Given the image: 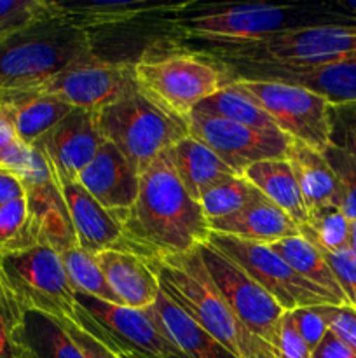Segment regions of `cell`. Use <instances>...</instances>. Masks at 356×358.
Segmentation results:
<instances>
[{"mask_svg": "<svg viewBox=\"0 0 356 358\" xmlns=\"http://www.w3.org/2000/svg\"><path fill=\"white\" fill-rule=\"evenodd\" d=\"M122 227L128 252L149 262L195 250L209 236L201 205L164 156L140 173L138 198Z\"/></svg>", "mask_w": 356, "mask_h": 358, "instance_id": "obj_1", "label": "cell"}, {"mask_svg": "<svg viewBox=\"0 0 356 358\" xmlns=\"http://www.w3.org/2000/svg\"><path fill=\"white\" fill-rule=\"evenodd\" d=\"M150 264L159 276L161 290L227 352L236 358H276L274 348L248 331L230 310L206 269L199 247Z\"/></svg>", "mask_w": 356, "mask_h": 358, "instance_id": "obj_2", "label": "cell"}, {"mask_svg": "<svg viewBox=\"0 0 356 358\" xmlns=\"http://www.w3.org/2000/svg\"><path fill=\"white\" fill-rule=\"evenodd\" d=\"M133 76L147 98L185 122L199 103L229 83L220 62L164 41L140 52L133 62Z\"/></svg>", "mask_w": 356, "mask_h": 358, "instance_id": "obj_3", "label": "cell"}, {"mask_svg": "<svg viewBox=\"0 0 356 358\" xmlns=\"http://www.w3.org/2000/svg\"><path fill=\"white\" fill-rule=\"evenodd\" d=\"M98 58L89 31L54 16L0 44V93L27 90L80 62Z\"/></svg>", "mask_w": 356, "mask_h": 358, "instance_id": "obj_4", "label": "cell"}, {"mask_svg": "<svg viewBox=\"0 0 356 358\" xmlns=\"http://www.w3.org/2000/svg\"><path fill=\"white\" fill-rule=\"evenodd\" d=\"M332 14L311 13L307 7L274 3H234L206 9L202 13H181L171 17V28L181 37L201 41L209 48L239 45L260 41L281 31L311 24L335 23Z\"/></svg>", "mask_w": 356, "mask_h": 358, "instance_id": "obj_5", "label": "cell"}, {"mask_svg": "<svg viewBox=\"0 0 356 358\" xmlns=\"http://www.w3.org/2000/svg\"><path fill=\"white\" fill-rule=\"evenodd\" d=\"M94 115L101 136L121 150L138 175L188 136L187 122L154 103L138 86Z\"/></svg>", "mask_w": 356, "mask_h": 358, "instance_id": "obj_6", "label": "cell"}, {"mask_svg": "<svg viewBox=\"0 0 356 358\" xmlns=\"http://www.w3.org/2000/svg\"><path fill=\"white\" fill-rule=\"evenodd\" d=\"M0 269L24 310L77 324V292L54 248L37 243L24 250L0 255Z\"/></svg>", "mask_w": 356, "mask_h": 358, "instance_id": "obj_7", "label": "cell"}, {"mask_svg": "<svg viewBox=\"0 0 356 358\" xmlns=\"http://www.w3.org/2000/svg\"><path fill=\"white\" fill-rule=\"evenodd\" d=\"M77 324L121 358H187L147 310H133L77 292Z\"/></svg>", "mask_w": 356, "mask_h": 358, "instance_id": "obj_8", "label": "cell"}, {"mask_svg": "<svg viewBox=\"0 0 356 358\" xmlns=\"http://www.w3.org/2000/svg\"><path fill=\"white\" fill-rule=\"evenodd\" d=\"M265 112L276 128L293 142L323 152L330 145L332 105L320 94L295 86L265 79H232Z\"/></svg>", "mask_w": 356, "mask_h": 358, "instance_id": "obj_9", "label": "cell"}, {"mask_svg": "<svg viewBox=\"0 0 356 358\" xmlns=\"http://www.w3.org/2000/svg\"><path fill=\"white\" fill-rule=\"evenodd\" d=\"M206 243L236 262L262 289L267 290L285 311L323 304L341 306L330 294L297 275L269 245L218 233H209Z\"/></svg>", "mask_w": 356, "mask_h": 358, "instance_id": "obj_10", "label": "cell"}, {"mask_svg": "<svg viewBox=\"0 0 356 358\" xmlns=\"http://www.w3.org/2000/svg\"><path fill=\"white\" fill-rule=\"evenodd\" d=\"M199 252L213 282L241 324L274 348L279 320L285 313L278 301L212 245H201Z\"/></svg>", "mask_w": 356, "mask_h": 358, "instance_id": "obj_11", "label": "cell"}, {"mask_svg": "<svg viewBox=\"0 0 356 358\" xmlns=\"http://www.w3.org/2000/svg\"><path fill=\"white\" fill-rule=\"evenodd\" d=\"M187 126L192 138L209 147L239 177L260 161L286 159L292 142L281 131H260L199 110L188 115Z\"/></svg>", "mask_w": 356, "mask_h": 358, "instance_id": "obj_12", "label": "cell"}, {"mask_svg": "<svg viewBox=\"0 0 356 358\" xmlns=\"http://www.w3.org/2000/svg\"><path fill=\"white\" fill-rule=\"evenodd\" d=\"M136 87L131 62L94 58L80 62L35 87L37 93L56 98L72 108L98 112Z\"/></svg>", "mask_w": 356, "mask_h": 358, "instance_id": "obj_13", "label": "cell"}, {"mask_svg": "<svg viewBox=\"0 0 356 358\" xmlns=\"http://www.w3.org/2000/svg\"><path fill=\"white\" fill-rule=\"evenodd\" d=\"M103 143L94 112L73 108L34 147L44 156L52 180L68 184L77 182Z\"/></svg>", "mask_w": 356, "mask_h": 358, "instance_id": "obj_14", "label": "cell"}, {"mask_svg": "<svg viewBox=\"0 0 356 358\" xmlns=\"http://www.w3.org/2000/svg\"><path fill=\"white\" fill-rule=\"evenodd\" d=\"M222 65L229 80H279V83L306 87L320 94L332 107L356 103V58L316 66H262L241 65V63H222Z\"/></svg>", "mask_w": 356, "mask_h": 358, "instance_id": "obj_15", "label": "cell"}, {"mask_svg": "<svg viewBox=\"0 0 356 358\" xmlns=\"http://www.w3.org/2000/svg\"><path fill=\"white\" fill-rule=\"evenodd\" d=\"M77 182L121 222H124L138 198L140 175L121 150L107 140Z\"/></svg>", "mask_w": 356, "mask_h": 358, "instance_id": "obj_16", "label": "cell"}, {"mask_svg": "<svg viewBox=\"0 0 356 358\" xmlns=\"http://www.w3.org/2000/svg\"><path fill=\"white\" fill-rule=\"evenodd\" d=\"M194 2H150V0H107V2H56L59 17L89 31V35L117 30L129 23L152 17L178 16L192 9Z\"/></svg>", "mask_w": 356, "mask_h": 358, "instance_id": "obj_17", "label": "cell"}, {"mask_svg": "<svg viewBox=\"0 0 356 358\" xmlns=\"http://www.w3.org/2000/svg\"><path fill=\"white\" fill-rule=\"evenodd\" d=\"M73 231H75L77 243L84 250L96 255L103 250H124L128 252L122 222L100 205L79 182L58 184Z\"/></svg>", "mask_w": 356, "mask_h": 358, "instance_id": "obj_18", "label": "cell"}, {"mask_svg": "<svg viewBox=\"0 0 356 358\" xmlns=\"http://www.w3.org/2000/svg\"><path fill=\"white\" fill-rule=\"evenodd\" d=\"M96 261L122 306L145 310L156 303L161 283L149 261L124 250L98 252Z\"/></svg>", "mask_w": 356, "mask_h": 358, "instance_id": "obj_19", "label": "cell"}, {"mask_svg": "<svg viewBox=\"0 0 356 358\" xmlns=\"http://www.w3.org/2000/svg\"><path fill=\"white\" fill-rule=\"evenodd\" d=\"M208 227L209 233L227 234L262 245H272L286 238L299 236V226L262 192L239 212L208 220Z\"/></svg>", "mask_w": 356, "mask_h": 358, "instance_id": "obj_20", "label": "cell"}, {"mask_svg": "<svg viewBox=\"0 0 356 358\" xmlns=\"http://www.w3.org/2000/svg\"><path fill=\"white\" fill-rule=\"evenodd\" d=\"M0 107L9 115L17 138L28 147H34L73 110L70 105L34 90L2 91Z\"/></svg>", "mask_w": 356, "mask_h": 358, "instance_id": "obj_21", "label": "cell"}, {"mask_svg": "<svg viewBox=\"0 0 356 358\" xmlns=\"http://www.w3.org/2000/svg\"><path fill=\"white\" fill-rule=\"evenodd\" d=\"M27 203L31 229L38 243L49 245L58 254L77 245L65 198L54 180L28 187Z\"/></svg>", "mask_w": 356, "mask_h": 358, "instance_id": "obj_22", "label": "cell"}, {"mask_svg": "<svg viewBox=\"0 0 356 358\" xmlns=\"http://www.w3.org/2000/svg\"><path fill=\"white\" fill-rule=\"evenodd\" d=\"M145 310L159 331L187 358H236L205 329L199 327L163 290L156 303Z\"/></svg>", "mask_w": 356, "mask_h": 358, "instance_id": "obj_23", "label": "cell"}, {"mask_svg": "<svg viewBox=\"0 0 356 358\" xmlns=\"http://www.w3.org/2000/svg\"><path fill=\"white\" fill-rule=\"evenodd\" d=\"M164 157L181 185L198 203L209 187L236 175L209 147L191 135L170 147Z\"/></svg>", "mask_w": 356, "mask_h": 358, "instance_id": "obj_24", "label": "cell"}, {"mask_svg": "<svg viewBox=\"0 0 356 358\" xmlns=\"http://www.w3.org/2000/svg\"><path fill=\"white\" fill-rule=\"evenodd\" d=\"M286 161L295 175L307 213L321 206H341V187L323 152L292 140Z\"/></svg>", "mask_w": 356, "mask_h": 358, "instance_id": "obj_25", "label": "cell"}, {"mask_svg": "<svg viewBox=\"0 0 356 358\" xmlns=\"http://www.w3.org/2000/svg\"><path fill=\"white\" fill-rule=\"evenodd\" d=\"M269 201L283 210L297 226H306L309 220L299 184L292 166L286 159H269L251 164L243 173Z\"/></svg>", "mask_w": 356, "mask_h": 358, "instance_id": "obj_26", "label": "cell"}, {"mask_svg": "<svg viewBox=\"0 0 356 358\" xmlns=\"http://www.w3.org/2000/svg\"><path fill=\"white\" fill-rule=\"evenodd\" d=\"M269 247H271L283 261L288 262L290 268H292L297 275H300L304 280H307V282H311L313 285L320 287L325 292L330 294L334 299H337V303L341 304V306H349L348 299H346L344 292H342L334 271H332L327 259H325V254L316 247V245L311 243L307 238L300 236L299 234V236L276 241V243L269 245Z\"/></svg>", "mask_w": 356, "mask_h": 358, "instance_id": "obj_27", "label": "cell"}, {"mask_svg": "<svg viewBox=\"0 0 356 358\" xmlns=\"http://www.w3.org/2000/svg\"><path fill=\"white\" fill-rule=\"evenodd\" d=\"M21 343L27 358H86L63 322L40 311H24Z\"/></svg>", "mask_w": 356, "mask_h": 358, "instance_id": "obj_28", "label": "cell"}, {"mask_svg": "<svg viewBox=\"0 0 356 358\" xmlns=\"http://www.w3.org/2000/svg\"><path fill=\"white\" fill-rule=\"evenodd\" d=\"M0 170L17 175L27 189L52 180L44 156L35 147L24 145L17 138L3 107H0Z\"/></svg>", "mask_w": 356, "mask_h": 358, "instance_id": "obj_29", "label": "cell"}, {"mask_svg": "<svg viewBox=\"0 0 356 358\" xmlns=\"http://www.w3.org/2000/svg\"><path fill=\"white\" fill-rule=\"evenodd\" d=\"M194 110L216 115V117L227 119V121L237 122L248 128L260 129V131H279L267 112L234 80H229L222 90L216 91L213 96L206 98Z\"/></svg>", "mask_w": 356, "mask_h": 358, "instance_id": "obj_30", "label": "cell"}, {"mask_svg": "<svg viewBox=\"0 0 356 358\" xmlns=\"http://www.w3.org/2000/svg\"><path fill=\"white\" fill-rule=\"evenodd\" d=\"M59 257H61L63 268H65L66 276H68L75 292L87 294V296L98 297V299L107 301V303L121 304L119 297L108 285L107 278H105L103 271L96 261V255L84 250L77 243L63 250Z\"/></svg>", "mask_w": 356, "mask_h": 358, "instance_id": "obj_31", "label": "cell"}, {"mask_svg": "<svg viewBox=\"0 0 356 358\" xmlns=\"http://www.w3.org/2000/svg\"><path fill=\"white\" fill-rule=\"evenodd\" d=\"M353 222L344 215L341 206H321L309 212L306 226L299 227L300 236L307 238L321 252L337 254L348 250L351 245Z\"/></svg>", "mask_w": 356, "mask_h": 358, "instance_id": "obj_32", "label": "cell"}, {"mask_svg": "<svg viewBox=\"0 0 356 358\" xmlns=\"http://www.w3.org/2000/svg\"><path fill=\"white\" fill-rule=\"evenodd\" d=\"M258 194L260 191L253 184H250L244 177L234 175L209 187L199 198V205L206 219L215 220L239 212Z\"/></svg>", "mask_w": 356, "mask_h": 358, "instance_id": "obj_33", "label": "cell"}, {"mask_svg": "<svg viewBox=\"0 0 356 358\" xmlns=\"http://www.w3.org/2000/svg\"><path fill=\"white\" fill-rule=\"evenodd\" d=\"M30 224L27 196L7 203L0 208V255L13 254L37 245Z\"/></svg>", "mask_w": 356, "mask_h": 358, "instance_id": "obj_34", "label": "cell"}, {"mask_svg": "<svg viewBox=\"0 0 356 358\" xmlns=\"http://www.w3.org/2000/svg\"><path fill=\"white\" fill-rule=\"evenodd\" d=\"M58 16L56 2L49 0H0V44L17 31Z\"/></svg>", "mask_w": 356, "mask_h": 358, "instance_id": "obj_35", "label": "cell"}, {"mask_svg": "<svg viewBox=\"0 0 356 358\" xmlns=\"http://www.w3.org/2000/svg\"><path fill=\"white\" fill-rule=\"evenodd\" d=\"M341 187V210L351 222L356 220V157L335 145L323 150Z\"/></svg>", "mask_w": 356, "mask_h": 358, "instance_id": "obj_36", "label": "cell"}, {"mask_svg": "<svg viewBox=\"0 0 356 358\" xmlns=\"http://www.w3.org/2000/svg\"><path fill=\"white\" fill-rule=\"evenodd\" d=\"M330 126L332 145L356 157V103L332 107Z\"/></svg>", "mask_w": 356, "mask_h": 358, "instance_id": "obj_37", "label": "cell"}, {"mask_svg": "<svg viewBox=\"0 0 356 358\" xmlns=\"http://www.w3.org/2000/svg\"><path fill=\"white\" fill-rule=\"evenodd\" d=\"M290 317H292V322L300 338L309 346L311 352H314L328 332V324L321 315L320 306L299 308V310L290 311Z\"/></svg>", "mask_w": 356, "mask_h": 358, "instance_id": "obj_38", "label": "cell"}, {"mask_svg": "<svg viewBox=\"0 0 356 358\" xmlns=\"http://www.w3.org/2000/svg\"><path fill=\"white\" fill-rule=\"evenodd\" d=\"M321 315L328 324V331L337 336L348 348L356 353V310L351 306H320Z\"/></svg>", "mask_w": 356, "mask_h": 358, "instance_id": "obj_39", "label": "cell"}, {"mask_svg": "<svg viewBox=\"0 0 356 358\" xmlns=\"http://www.w3.org/2000/svg\"><path fill=\"white\" fill-rule=\"evenodd\" d=\"M328 266L334 271L349 306L356 310V255L353 254L351 248L337 252V254H327L323 252Z\"/></svg>", "mask_w": 356, "mask_h": 358, "instance_id": "obj_40", "label": "cell"}, {"mask_svg": "<svg viewBox=\"0 0 356 358\" xmlns=\"http://www.w3.org/2000/svg\"><path fill=\"white\" fill-rule=\"evenodd\" d=\"M274 352L276 358H311V355H313L309 346L304 343V339L297 332L292 317H290V311H285L281 320H279Z\"/></svg>", "mask_w": 356, "mask_h": 358, "instance_id": "obj_41", "label": "cell"}, {"mask_svg": "<svg viewBox=\"0 0 356 358\" xmlns=\"http://www.w3.org/2000/svg\"><path fill=\"white\" fill-rule=\"evenodd\" d=\"M63 325H65L70 338H72L73 343L79 346V350L86 358H121L119 355H115L112 350H108L107 346L101 345L94 336H91L89 332L84 331L82 327L73 324V322L66 320L63 322Z\"/></svg>", "mask_w": 356, "mask_h": 358, "instance_id": "obj_42", "label": "cell"}, {"mask_svg": "<svg viewBox=\"0 0 356 358\" xmlns=\"http://www.w3.org/2000/svg\"><path fill=\"white\" fill-rule=\"evenodd\" d=\"M311 358H356V353L351 348H348L337 336L328 331Z\"/></svg>", "mask_w": 356, "mask_h": 358, "instance_id": "obj_43", "label": "cell"}, {"mask_svg": "<svg viewBox=\"0 0 356 358\" xmlns=\"http://www.w3.org/2000/svg\"><path fill=\"white\" fill-rule=\"evenodd\" d=\"M27 196V187L17 175L7 170H0V208L7 203Z\"/></svg>", "mask_w": 356, "mask_h": 358, "instance_id": "obj_44", "label": "cell"}, {"mask_svg": "<svg viewBox=\"0 0 356 358\" xmlns=\"http://www.w3.org/2000/svg\"><path fill=\"white\" fill-rule=\"evenodd\" d=\"M332 9L337 10V16H342L344 20H356V0H339L332 6Z\"/></svg>", "mask_w": 356, "mask_h": 358, "instance_id": "obj_45", "label": "cell"}, {"mask_svg": "<svg viewBox=\"0 0 356 358\" xmlns=\"http://www.w3.org/2000/svg\"><path fill=\"white\" fill-rule=\"evenodd\" d=\"M349 248H351L353 254L356 255V220L353 222V227H351V245H349Z\"/></svg>", "mask_w": 356, "mask_h": 358, "instance_id": "obj_46", "label": "cell"}]
</instances>
